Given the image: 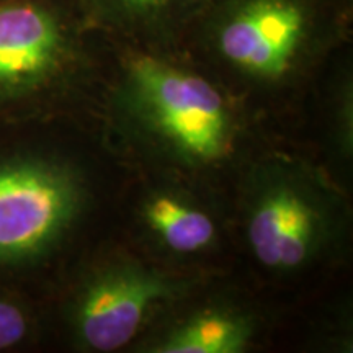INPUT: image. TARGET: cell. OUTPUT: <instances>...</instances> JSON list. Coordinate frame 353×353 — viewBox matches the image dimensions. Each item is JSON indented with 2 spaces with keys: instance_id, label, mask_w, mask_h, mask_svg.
<instances>
[{
  "instance_id": "5",
  "label": "cell",
  "mask_w": 353,
  "mask_h": 353,
  "mask_svg": "<svg viewBox=\"0 0 353 353\" xmlns=\"http://www.w3.org/2000/svg\"><path fill=\"white\" fill-rule=\"evenodd\" d=\"M63 51V30L50 12L30 2L0 6V88L46 77Z\"/></svg>"
},
{
  "instance_id": "1",
  "label": "cell",
  "mask_w": 353,
  "mask_h": 353,
  "mask_svg": "<svg viewBox=\"0 0 353 353\" xmlns=\"http://www.w3.org/2000/svg\"><path fill=\"white\" fill-rule=\"evenodd\" d=\"M130 74L145 107L169 138L193 156H219L226 138V110L208 82L151 56L134 57Z\"/></svg>"
},
{
  "instance_id": "3",
  "label": "cell",
  "mask_w": 353,
  "mask_h": 353,
  "mask_svg": "<svg viewBox=\"0 0 353 353\" xmlns=\"http://www.w3.org/2000/svg\"><path fill=\"white\" fill-rule=\"evenodd\" d=\"M74 188L63 174L44 165L0 169V257L34 252L69 219Z\"/></svg>"
},
{
  "instance_id": "6",
  "label": "cell",
  "mask_w": 353,
  "mask_h": 353,
  "mask_svg": "<svg viewBox=\"0 0 353 353\" xmlns=\"http://www.w3.org/2000/svg\"><path fill=\"white\" fill-rule=\"evenodd\" d=\"M314 218L298 195L276 192L255 211L249 224L254 254L267 267H296L306 259L311 245Z\"/></svg>"
},
{
  "instance_id": "9",
  "label": "cell",
  "mask_w": 353,
  "mask_h": 353,
  "mask_svg": "<svg viewBox=\"0 0 353 353\" xmlns=\"http://www.w3.org/2000/svg\"><path fill=\"white\" fill-rule=\"evenodd\" d=\"M26 334L25 316L17 306L0 301V350L19 343Z\"/></svg>"
},
{
  "instance_id": "10",
  "label": "cell",
  "mask_w": 353,
  "mask_h": 353,
  "mask_svg": "<svg viewBox=\"0 0 353 353\" xmlns=\"http://www.w3.org/2000/svg\"><path fill=\"white\" fill-rule=\"evenodd\" d=\"M107 2L123 13H128V15L154 17L169 10L174 3L180 2V0H107Z\"/></svg>"
},
{
  "instance_id": "2",
  "label": "cell",
  "mask_w": 353,
  "mask_h": 353,
  "mask_svg": "<svg viewBox=\"0 0 353 353\" xmlns=\"http://www.w3.org/2000/svg\"><path fill=\"white\" fill-rule=\"evenodd\" d=\"M309 28L298 0H242L218 30V48L247 72L278 77L291 68Z\"/></svg>"
},
{
  "instance_id": "4",
  "label": "cell",
  "mask_w": 353,
  "mask_h": 353,
  "mask_svg": "<svg viewBox=\"0 0 353 353\" xmlns=\"http://www.w3.org/2000/svg\"><path fill=\"white\" fill-rule=\"evenodd\" d=\"M164 296L159 280L134 272L101 278L87 291L79 312V327L88 345L99 352L117 350L131 341L151 304Z\"/></svg>"
},
{
  "instance_id": "7",
  "label": "cell",
  "mask_w": 353,
  "mask_h": 353,
  "mask_svg": "<svg viewBox=\"0 0 353 353\" xmlns=\"http://www.w3.org/2000/svg\"><path fill=\"white\" fill-rule=\"evenodd\" d=\"M154 231L167 245L180 252H193L208 245L214 236V224L205 213L187 208L169 196L154 200L145 211Z\"/></svg>"
},
{
  "instance_id": "8",
  "label": "cell",
  "mask_w": 353,
  "mask_h": 353,
  "mask_svg": "<svg viewBox=\"0 0 353 353\" xmlns=\"http://www.w3.org/2000/svg\"><path fill=\"white\" fill-rule=\"evenodd\" d=\"M247 341L244 324L224 314H203L175 332L157 352L164 353H234Z\"/></svg>"
}]
</instances>
